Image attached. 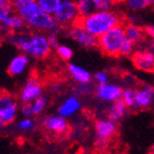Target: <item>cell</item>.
I'll return each instance as SVG.
<instances>
[{
  "label": "cell",
  "mask_w": 154,
  "mask_h": 154,
  "mask_svg": "<svg viewBox=\"0 0 154 154\" xmlns=\"http://www.w3.org/2000/svg\"><path fill=\"white\" fill-rule=\"evenodd\" d=\"M116 123L110 119H99L95 122L96 143L98 148H105L107 142L116 134Z\"/></svg>",
  "instance_id": "6"
},
{
  "label": "cell",
  "mask_w": 154,
  "mask_h": 154,
  "mask_svg": "<svg viewBox=\"0 0 154 154\" xmlns=\"http://www.w3.org/2000/svg\"><path fill=\"white\" fill-rule=\"evenodd\" d=\"M67 33L71 39H73L78 44L85 48V49H95L97 48V37L93 36L88 30H85L80 25H75L67 27Z\"/></svg>",
  "instance_id": "7"
},
{
  "label": "cell",
  "mask_w": 154,
  "mask_h": 154,
  "mask_svg": "<svg viewBox=\"0 0 154 154\" xmlns=\"http://www.w3.org/2000/svg\"><path fill=\"white\" fill-rule=\"evenodd\" d=\"M8 40L22 53L36 59L46 58L52 51L48 36L42 31L13 32L8 36Z\"/></svg>",
  "instance_id": "2"
},
{
  "label": "cell",
  "mask_w": 154,
  "mask_h": 154,
  "mask_svg": "<svg viewBox=\"0 0 154 154\" xmlns=\"http://www.w3.org/2000/svg\"><path fill=\"white\" fill-rule=\"evenodd\" d=\"M75 3L81 16L88 15L90 13L94 12L92 0H75Z\"/></svg>",
  "instance_id": "25"
},
{
  "label": "cell",
  "mask_w": 154,
  "mask_h": 154,
  "mask_svg": "<svg viewBox=\"0 0 154 154\" xmlns=\"http://www.w3.org/2000/svg\"><path fill=\"white\" fill-rule=\"evenodd\" d=\"M18 112V106L15 100L7 105L0 106V121L3 125H8L15 120Z\"/></svg>",
  "instance_id": "16"
},
{
  "label": "cell",
  "mask_w": 154,
  "mask_h": 154,
  "mask_svg": "<svg viewBox=\"0 0 154 154\" xmlns=\"http://www.w3.org/2000/svg\"><path fill=\"white\" fill-rule=\"evenodd\" d=\"M81 109V101L77 96H70L60 103L58 107V114L64 118H69Z\"/></svg>",
  "instance_id": "13"
},
{
  "label": "cell",
  "mask_w": 154,
  "mask_h": 154,
  "mask_svg": "<svg viewBox=\"0 0 154 154\" xmlns=\"http://www.w3.org/2000/svg\"><path fill=\"white\" fill-rule=\"evenodd\" d=\"M135 97H136V91L133 88H125L122 90L121 100L125 103L127 108H134L135 107Z\"/></svg>",
  "instance_id": "23"
},
{
  "label": "cell",
  "mask_w": 154,
  "mask_h": 154,
  "mask_svg": "<svg viewBox=\"0 0 154 154\" xmlns=\"http://www.w3.org/2000/svg\"><path fill=\"white\" fill-rule=\"evenodd\" d=\"M5 28H3L2 26L0 25V36H2V33H3V32H5Z\"/></svg>",
  "instance_id": "34"
},
{
  "label": "cell",
  "mask_w": 154,
  "mask_h": 154,
  "mask_svg": "<svg viewBox=\"0 0 154 154\" xmlns=\"http://www.w3.org/2000/svg\"><path fill=\"white\" fill-rule=\"evenodd\" d=\"M154 0H125L126 7L131 11H141L153 5Z\"/></svg>",
  "instance_id": "21"
},
{
  "label": "cell",
  "mask_w": 154,
  "mask_h": 154,
  "mask_svg": "<svg viewBox=\"0 0 154 154\" xmlns=\"http://www.w3.org/2000/svg\"><path fill=\"white\" fill-rule=\"evenodd\" d=\"M51 90L53 91V92H59V91L62 90V86L59 84H57V83H55V84L51 85Z\"/></svg>",
  "instance_id": "33"
},
{
  "label": "cell",
  "mask_w": 154,
  "mask_h": 154,
  "mask_svg": "<svg viewBox=\"0 0 154 154\" xmlns=\"http://www.w3.org/2000/svg\"><path fill=\"white\" fill-rule=\"evenodd\" d=\"M21 112L24 116H32V112H31V107H30V103H23L21 108Z\"/></svg>",
  "instance_id": "31"
},
{
  "label": "cell",
  "mask_w": 154,
  "mask_h": 154,
  "mask_svg": "<svg viewBox=\"0 0 154 154\" xmlns=\"http://www.w3.org/2000/svg\"><path fill=\"white\" fill-rule=\"evenodd\" d=\"M0 2H10V0H0Z\"/></svg>",
  "instance_id": "35"
},
{
  "label": "cell",
  "mask_w": 154,
  "mask_h": 154,
  "mask_svg": "<svg viewBox=\"0 0 154 154\" xmlns=\"http://www.w3.org/2000/svg\"><path fill=\"white\" fill-rule=\"evenodd\" d=\"M68 72L72 77V79L80 85L91 83L92 81V75L88 69L83 67L78 66L75 64H68Z\"/></svg>",
  "instance_id": "15"
},
{
  "label": "cell",
  "mask_w": 154,
  "mask_h": 154,
  "mask_svg": "<svg viewBox=\"0 0 154 154\" xmlns=\"http://www.w3.org/2000/svg\"><path fill=\"white\" fill-rule=\"evenodd\" d=\"M56 50V54L63 60H70L73 56V51L70 46L66 45V44H58L55 48Z\"/></svg>",
  "instance_id": "24"
},
{
  "label": "cell",
  "mask_w": 154,
  "mask_h": 154,
  "mask_svg": "<svg viewBox=\"0 0 154 154\" xmlns=\"http://www.w3.org/2000/svg\"><path fill=\"white\" fill-rule=\"evenodd\" d=\"M29 65V56L22 53L11 59L8 67V72L11 75H23Z\"/></svg>",
  "instance_id": "14"
},
{
  "label": "cell",
  "mask_w": 154,
  "mask_h": 154,
  "mask_svg": "<svg viewBox=\"0 0 154 154\" xmlns=\"http://www.w3.org/2000/svg\"><path fill=\"white\" fill-rule=\"evenodd\" d=\"M0 25L2 26L5 30H9L11 32H21L26 27L25 22L15 12L11 13Z\"/></svg>",
  "instance_id": "17"
},
{
  "label": "cell",
  "mask_w": 154,
  "mask_h": 154,
  "mask_svg": "<svg viewBox=\"0 0 154 154\" xmlns=\"http://www.w3.org/2000/svg\"><path fill=\"white\" fill-rule=\"evenodd\" d=\"M123 23L111 27L97 38V46L103 54L108 56H120L121 46L125 40Z\"/></svg>",
  "instance_id": "4"
},
{
  "label": "cell",
  "mask_w": 154,
  "mask_h": 154,
  "mask_svg": "<svg viewBox=\"0 0 154 154\" xmlns=\"http://www.w3.org/2000/svg\"><path fill=\"white\" fill-rule=\"evenodd\" d=\"M17 127L22 131H29L35 127V121H33L30 116H25L23 120L20 121Z\"/></svg>",
  "instance_id": "28"
},
{
  "label": "cell",
  "mask_w": 154,
  "mask_h": 154,
  "mask_svg": "<svg viewBox=\"0 0 154 154\" xmlns=\"http://www.w3.org/2000/svg\"><path fill=\"white\" fill-rule=\"evenodd\" d=\"M127 107L125 106V103L122 101L121 99L116 100L113 101L111 107L108 110V116L110 120H112L113 122H119L121 121L123 116L126 114V111H127Z\"/></svg>",
  "instance_id": "19"
},
{
  "label": "cell",
  "mask_w": 154,
  "mask_h": 154,
  "mask_svg": "<svg viewBox=\"0 0 154 154\" xmlns=\"http://www.w3.org/2000/svg\"><path fill=\"white\" fill-rule=\"evenodd\" d=\"M10 2L14 12L31 29L42 32H57L62 27L54 16L39 7L36 0H10Z\"/></svg>",
  "instance_id": "1"
},
{
  "label": "cell",
  "mask_w": 154,
  "mask_h": 154,
  "mask_svg": "<svg viewBox=\"0 0 154 154\" xmlns=\"http://www.w3.org/2000/svg\"><path fill=\"white\" fill-rule=\"evenodd\" d=\"M131 60L137 69L143 72H153L154 55L151 50L135 51L131 54Z\"/></svg>",
  "instance_id": "8"
},
{
  "label": "cell",
  "mask_w": 154,
  "mask_h": 154,
  "mask_svg": "<svg viewBox=\"0 0 154 154\" xmlns=\"http://www.w3.org/2000/svg\"><path fill=\"white\" fill-rule=\"evenodd\" d=\"M13 12L14 10L11 2H0V24Z\"/></svg>",
  "instance_id": "27"
},
{
  "label": "cell",
  "mask_w": 154,
  "mask_h": 154,
  "mask_svg": "<svg viewBox=\"0 0 154 154\" xmlns=\"http://www.w3.org/2000/svg\"><path fill=\"white\" fill-rule=\"evenodd\" d=\"M48 40H49V43L51 45L52 49H55L57 45L59 44L58 36H57L56 32H48Z\"/></svg>",
  "instance_id": "30"
},
{
  "label": "cell",
  "mask_w": 154,
  "mask_h": 154,
  "mask_svg": "<svg viewBox=\"0 0 154 154\" xmlns=\"http://www.w3.org/2000/svg\"><path fill=\"white\" fill-rule=\"evenodd\" d=\"M122 16L118 12L111 10L94 11L88 15L80 16L78 25L88 30L93 36L99 37L105 31L119 24H122Z\"/></svg>",
  "instance_id": "3"
},
{
  "label": "cell",
  "mask_w": 154,
  "mask_h": 154,
  "mask_svg": "<svg viewBox=\"0 0 154 154\" xmlns=\"http://www.w3.org/2000/svg\"><path fill=\"white\" fill-rule=\"evenodd\" d=\"M122 88L113 83H105L97 86V97L103 101L113 103L116 100L121 99Z\"/></svg>",
  "instance_id": "10"
},
{
  "label": "cell",
  "mask_w": 154,
  "mask_h": 154,
  "mask_svg": "<svg viewBox=\"0 0 154 154\" xmlns=\"http://www.w3.org/2000/svg\"><path fill=\"white\" fill-rule=\"evenodd\" d=\"M48 103H49V99L46 96L42 95V94L35 100H32L30 103L32 116H40L41 113H43V111L48 107Z\"/></svg>",
  "instance_id": "20"
},
{
  "label": "cell",
  "mask_w": 154,
  "mask_h": 154,
  "mask_svg": "<svg viewBox=\"0 0 154 154\" xmlns=\"http://www.w3.org/2000/svg\"><path fill=\"white\" fill-rule=\"evenodd\" d=\"M124 33H125V38L133 41L134 43H139L142 41V39L144 37V30L140 26L136 25V24H126L123 25Z\"/></svg>",
  "instance_id": "18"
},
{
  "label": "cell",
  "mask_w": 154,
  "mask_h": 154,
  "mask_svg": "<svg viewBox=\"0 0 154 154\" xmlns=\"http://www.w3.org/2000/svg\"><path fill=\"white\" fill-rule=\"evenodd\" d=\"M135 46H136V43H134L133 41H131L128 39H125L121 46L120 55H122V56H131L135 52Z\"/></svg>",
  "instance_id": "26"
},
{
  "label": "cell",
  "mask_w": 154,
  "mask_h": 154,
  "mask_svg": "<svg viewBox=\"0 0 154 154\" xmlns=\"http://www.w3.org/2000/svg\"><path fill=\"white\" fill-rule=\"evenodd\" d=\"M154 100V91L151 85H146L140 90L136 91L135 97V107L140 109H148L153 103Z\"/></svg>",
  "instance_id": "12"
},
{
  "label": "cell",
  "mask_w": 154,
  "mask_h": 154,
  "mask_svg": "<svg viewBox=\"0 0 154 154\" xmlns=\"http://www.w3.org/2000/svg\"><path fill=\"white\" fill-rule=\"evenodd\" d=\"M43 126L46 131L54 134H59V135L66 133L69 128L67 118H64L59 114H54V116H49L44 118Z\"/></svg>",
  "instance_id": "11"
},
{
  "label": "cell",
  "mask_w": 154,
  "mask_h": 154,
  "mask_svg": "<svg viewBox=\"0 0 154 154\" xmlns=\"http://www.w3.org/2000/svg\"><path fill=\"white\" fill-rule=\"evenodd\" d=\"M1 126H3V124L1 123V121H0V127H1Z\"/></svg>",
  "instance_id": "36"
},
{
  "label": "cell",
  "mask_w": 154,
  "mask_h": 154,
  "mask_svg": "<svg viewBox=\"0 0 154 154\" xmlns=\"http://www.w3.org/2000/svg\"><path fill=\"white\" fill-rule=\"evenodd\" d=\"M53 16L60 26L69 27L77 24L81 15L78 10L75 0H62Z\"/></svg>",
  "instance_id": "5"
},
{
  "label": "cell",
  "mask_w": 154,
  "mask_h": 154,
  "mask_svg": "<svg viewBox=\"0 0 154 154\" xmlns=\"http://www.w3.org/2000/svg\"><path fill=\"white\" fill-rule=\"evenodd\" d=\"M144 30V35H148V36L150 37V38H153L154 36V28H153V26L150 25L148 26L146 29H143Z\"/></svg>",
  "instance_id": "32"
},
{
  "label": "cell",
  "mask_w": 154,
  "mask_h": 154,
  "mask_svg": "<svg viewBox=\"0 0 154 154\" xmlns=\"http://www.w3.org/2000/svg\"><path fill=\"white\" fill-rule=\"evenodd\" d=\"M94 80H95L98 85L105 84V83L109 82V75H108V73L105 71H98V72H96L95 75H94Z\"/></svg>",
  "instance_id": "29"
},
{
  "label": "cell",
  "mask_w": 154,
  "mask_h": 154,
  "mask_svg": "<svg viewBox=\"0 0 154 154\" xmlns=\"http://www.w3.org/2000/svg\"><path fill=\"white\" fill-rule=\"evenodd\" d=\"M36 1L39 7H40L44 12L53 15L62 0H36Z\"/></svg>",
  "instance_id": "22"
},
{
  "label": "cell",
  "mask_w": 154,
  "mask_h": 154,
  "mask_svg": "<svg viewBox=\"0 0 154 154\" xmlns=\"http://www.w3.org/2000/svg\"><path fill=\"white\" fill-rule=\"evenodd\" d=\"M42 84L37 78H30L20 93V100L23 103H31L42 94Z\"/></svg>",
  "instance_id": "9"
}]
</instances>
